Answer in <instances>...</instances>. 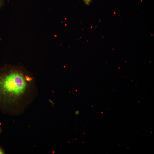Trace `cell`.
<instances>
[{"mask_svg": "<svg viewBox=\"0 0 154 154\" xmlns=\"http://www.w3.org/2000/svg\"><path fill=\"white\" fill-rule=\"evenodd\" d=\"M36 89L33 74L22 66L7 64L0 67V101L15 104Z\"/></svg>", "mask_w": 154, "mask_h": 154, "instance_id": "6da1fadb", "label": "cell"}, {"mask_svg": "<svg viewBox=\"0 0 154 154\" xmlns=\"http://www.w3.org/2000/svg\"><path fill=\"white\" fill-rule=\"evenodd\" d=\"M84 2L87 5H88L90 2L91 0H83Z\"/></svg>", "mask_w": 154, "mask_h": 154, "instance_id": "7a4b0ae2", "label": "cell"}, {"mask_svg": "<svg viewBox=\"0 0 154 154\" xmlns=\"http://www.w3.org/2000/svg\"><path fill=\"white\" fill-rule=\"evenodd\" d=\"M79 111L78 110L76 111L75 112V114L76 115H78L79 114Z\"/></svg>", "mask_w": 154, "mask_h": 154, "instance_id": "3957f363", "label": "cell"}, {"mask_svg": "<svg viewBox=\"0 0 154 154\" xmlns=\"http://www.w3.org/2000/svg\"><path fill=\"white\" fill-rule=\"evenodd\" d=\"M3 0H0V7L1 5Z\"/></svg>", "mask_w": 154, "mask_h": 154, "instance_id": "277c9868", "label": "cell"}, {"mask_svg": "<svg viewBox=\"0 0 154 154\" xmlns=\"http://www.w3.org/2000/svg\"><path fill=\"white\" fill-rule=\"evenodd\" d=\"M3 153L1 149H0V154H2Z\"/></svg>", "mask_w": 154, "mask_h": 154, "instance_id": "5b68a950", "label": "cell"}]
</instances>
